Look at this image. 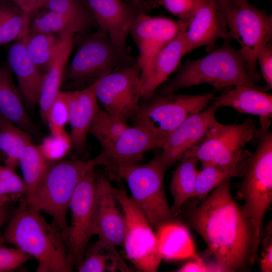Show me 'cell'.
Segmentation results:
<instances>
[{
    "label": "cell",
    "mask_w": 272,
    "mask_h": 272,
    "mask_svg": "<svg viewBox=\"0 0 272 272\" xmlns=\"http://www.w3.org/2000/svg\"><path fill=\"white\" fill-rule=\"evenodd\" d=\"M188 221L207 244L221 271H234L248 262L252 231L232 197L230 178L215 188L191 211Z\"/></svg>",
    "instance_id": "obj_1"
},
{
    "label": "cell",
    "mask_w": 272,
    "mask_h": 272,
    "mask_svg": "<svg viewBox=\"0 0 272 272\" xmlns=\"http://www.w3.org/2000/svg\"><path fill=\"white\" fill-rule=\"evenodd\" d=\"M4 238L37 260L36 271H73L61 229L25 202L6 227Z\"/></svg>",
    "instance_id": "obj_2"
},
{
    "label": "cell",
    "mask_w": 272,
    "mask_h": 272,
    "mask_svg": "<svg viewBox=\"0 0 272 272\" xmlns=\"http://www.w3.org/2000/svg\"><path fill=\"white\" fill-rule=\"evenodd\" d=\"M270 122H260L258 145L249 156L242 176L238 194L244 200L240 208L252 231V243L248 263L252 265L261 242L264 215L272 201V133Z\"/></svg>",
    "instance_id": "obj_3"
},
{
    "label": "cell",
    "mask_w": 272,
    "mask_h": 272,
    "mask_svg": "<svg viewBox=\"0 0 272 272\" xmlns=\"http://www.w3.org/2000/svg\"><path fill=\"white\" fill-rule=\"evenodd\" d=\"M227 40L206 56L186 62L175 77L163 87L162 93H175L201 84L212 85L217 90L238 85L267 90L266 87L258 86L251 80L238 50Z\"/></svg>",
    "instance_id": "obj_4"
},
{
    "label": "cell",
    "mask_w": 272,
    "mask_h": 272,
    "mask_svg": "<svg viewBox=\"0 0 272 272\" xmlns=\"http://www.w3.org/2000/svg\"><path fill=\"white\" fill-rule=\"evenodd\" d=\"M100 154L86 161L59 160L48 162L31 198L25 203L40 212L46 213L64 231L66 215L76 188L91 169L102 165Z\"/></svg>",
    "instance_id": "obj_5"
},
{
    "label": "cell",
    "mask_w": 272,
    "mask_h": 272,
    "mask_svg": "<svg viewBox=\"0 0 272 272\" xmlns=\"http://www.w3.org/2000/svg\"><path fill=\"white\" fill-rule=\"evenodd\" d=\"M217 4L230 38L236 39L240 45L238 51L249 76L253 82L259 81L257 55L271 39V16L248 0H217Z\"/></svg>",
    "instance_id": "obj_6"
},
{
    "label": "cell",
    "mask_w": 272,
    "mask_h": 272,
    "mask_svg": "<svg viewBox=\"0 0 272 272\" xmlns=\"http://www.w3.org/2000/svg\"><path fill=\"white\" fill-rule=\"evenodd\" d=\"M167 169L160 153L147 163L120 166L112 170L126 181L131 194L130 197L151 226L156 228L175 216L168 204L163 186Z\"/></svg>",
    "instance_id": "obj_7"
},
{
    "label": "cell",
    "mask_w": 272,
    "mask_h": 272,
    "mask_svg": "<svg viewBox=\"0 0 272 272\" xmlns=\"http://www.w3.org/2000/svg\"><path fill=\"white\" fill-rule=\"evenodd\" d=\"M216 98L214 92L194 95L162 93L140 105L131 118L134 125L165 140L185 120L206 109Z\"/></svg>",
    "instance_id": "obj_8"
},
{
    "label": "cell",
    "mask_w": 272,
    "mask_h": 272,
    "mask_svg": "<svg viewBox=\"0 0 272 272\" xmlns=\"http://www.w3.org/2000/svg\"><path fill=\"white\" fill-rule=\"evenodd\" d=\"M258 131L252 117L241 123L230 125L216 120L203 139L185 155L196 157L201 167L230 164L248 153L244 148L258 135Z\"/></svg>",
    "instance_id": "obj_9"
},
{
    "label": "cell",
    "mask_w": 272,
    "mask_h": 272,
    "mask_svg": "<svg viewBox=\"0 0 272 272\" xmlns=\"http://www.w3.org/2000/svg\"><path fill=\"white\" fill-rule=\"evenodd\" d=\"M114 193L124 218L123 246L127 258L139 271H157L162 258L152 227L124 190L114 188Z\"/></svg>",
    "instance_id": "obj_10"
},
{
    "label": "cell",
    "mask_w": 272,
    "mask_h": 272,
    "mask_svg": "<svg viewBox=\"0 0 272 272\" xmlns=\"http://www.w3.org/2000/svg\"><path fill=\"white\" fill-rule=\"evenodd\" d=\"M94 169L89 170L77 185L70 205L71 225L62 231L69 259L77 266L84 258L90 239L96 235L97 177Z\"/></svg>",
    "instance_id": "obj_11"
},
{
    "label": "cell",
    "mask_w": 272,
    "mask_h": 272,
    "mask_svg": "<svg viewBox=\"0 0 272 272\" xmlns=\"http://www.w3.org/2000/svg\"><path fill=\"white\" fill-rule=\"evenodd\" d=\"M141 90V70L136 62L99 76L95 94L107 112L126 122L140 106Z\"/></svg>",
    "instance_id": "obj_12"
},
{
    "label": "cell",
    "mask_w": 272,
    "mask_h": 272,
    "mask_svg": "<svg viewBox=\"0 0 272 272\" xmlns=\"http://www.w3.org/2000/svg\"><path fill=\"white\" fill-rule=\"evenodd\" d=\"M125 56V51L118 49L100 29L81 42L66 67L64 80L79 82L98 78L124 62Z\"/></svg>",
    "instance_id": "obj_13"
},
{
    "label": "cell",
    "mask_w": 272,
    "mask_h": 272,
    "mask_svg": "<svg viewBox=\"0 0 272 272\" xmlns=\"http://www.w3.org/2000/svg\"><path fill=\"white\" fill-rule=\"evenodd\" d=\"M187 23L144 13L136 14L129 30L139 50L137 62L141 78L149 71L158 53L179 33Z\"/></svg>",
    "instance_id": "obj_14"
},
{
    "label": "cell",
    "mask_w": 272,
    "mask_h": 272,
    "mask_svg": "<svg viewBox=\"0 0 272 272\" xmlns=\"http://www.w3.org/2000/svg\"><path fill=\"white\" fill-rule=\"evenodd\" d=\"M220 108L214 101L204 110L187 118L165 139L161 155L167 169L203 139L217 120L215 115Z\"/></svg>",
    "instance_id": "obj_15"
},
{
    "label": "cell",
    "mask_w": 272,
    "mask_h": 272,
    "mask_svg": "<svg viewBox=\"0 0 272 272\" xmlns=\"http://www.w3.org/2000/svg\"><path fill=\"white\" fill-rule=\"evenodd\" d=\"M221 38L230 39L217 0H198L195 11L184 32L186 52L203 46L211 51Z\"/></svg>",
    "instance_id": "obj_16"
},
{
    "label": "cell",
    "mask_w": 272,
    "mask_h": 272,
    "mask_svg": "<svg viewBox=\"0 0 272 272\" xmlns=\"http://www.w3.org/2000/svg\"><path fill=\"white\" fill-rule=\"evenodd\" d=\"M114 188L105 176L96 178V235L99 240L114 246H123L125 221L119 210Z\"/></svg>",
    "instance_id": "obj_17"
},
{
    "label": "cell",
    "mask_w": 272,
    "mask_h": 272,
    "mask_svg": "<svg viewBox=\"0 0 272 272\" xmlns=\"http://www.w3.org/2000/svg\"><path fill=\"white\" fill-rule=\"evenodd\" d=\"M164 141L141 126H128L112 148L102 152L103 165L113 170L118 167L138 164L147 151L161 149Z\"/></svg>",
    "instance_id": "obj_18"
},
{
    "label": "cell",
    "mask_w": 272,
    "mask_h": 272,
    "mask_svg": "<svg viewBox=\"0 0 272 272\" xmlns=\"http://www.w3.org/2000/svg\"><path fill=\"white\" fill-rule=\"evenodd\" d=\"M95 22L113 44L125 51L126 38L135 16L122 0H86Z\"/></svg>",
    "instance_id": "obj_19"
},
{
    "label": "cell",
    "mask_w": 272,
    "mask_h": 272,
    "mask_svg": "<svg viewBox=\"0 0 272 272\" xmlns=\"http://www.w3.org/2000/svg\"><path fill=\"white\" fill-rule=\"evenodd\" d=\"M8 65L16 76L18 89L24 105L33 109L38 104L45 73L31 61L26 51L24 37L12 45Z\"/></svg>",
    "instance_id": "obj_20"
},
{
    "label": "cell",
    "mask_w": 272,
    "mask_h": 272,
    "mask_svg": "<svg viewBox=\"0 0 272 272\" xmlns=\"http://www.w3.org/2000/svg\"><path fill=\"white\" fill-rule=\"evenodd\" d=\"M98 78L86 88L76 91H66L69 108L70 134L72 146L77 151L85 147L87 134L99 108L95 88Z\"/></svg>",
    "instance_id": "obj_21"
},
{
    "label": "cell",
    "mask_w": 272,
    "mask_h": 272,
    "mask_svg": "<svg viewBox=\"0 0 272 272\" xmlns=\"http://www.w3.org/2000/svg\"><path fill=\"white\" fill-rule=\"evenodd\" d=\"M186 27L158 53L147 73L141 78V99L148 100L179 66L182 58L187 53L184 40Z\"/></svg>",
    "instance_id": "obj_22"
},
{
    "label": "cell",
    "mask_w": 272,
    "mask_h": 272,
    "mask_svg": "<svg viewBox=\"0 0 272 272\" xmlns=\"http://www.w3.org/2000/svg\"><path fill=\"white\" fill-rule=\"evenodd\" d=\"M74 34L72 32L62 34L59 48L44 74L38 104L41 117L45 123L49 108L60 91L64 80L73 49Z\"/></svg>",
    "instance_id": "obj_23"
},
{
    "label": "cell",
    "mask_w": 272,
    "mask_h": 272,
    "mask_svg": "<svg viewBox=\"0 0 272 272\" xmlns=\"http://www.w3.org/2000/svg\"><path fill=\"white\" fill-rule=\"evenodd\" d=\"M266 90L245 86L227 88L214 100L220 107H229L245 114L271 118L272 96Z\"/></svg>",
    "instance_id": "obj_24"
},
{
    "label": "cell",
    "mask_w": 272,
    "mask_h": 272,
    "mask_svg": "<svg viewBox=\"0 0 272 272\" xmlns=\"http://www.w3.org/2000/svg\"><path fill=\"white\" fill-rule=\"evenodd\" d=\"M10 67L0 65V113L30 134L36 129L28 115Z\"/></svg>",
    "instance_id": "obj_25"
},
{
    "label": "cell",
    "mask_w": 272,
    "mask_h": 272,
    "mask_svg": "<svg viewBox=\"0 0 272 272\" xmlns=\"http://www.w3.org/2000/svg\"><path fill=\"white\" fill-rule=\"evenodd\" d=\"M198 160L193 155H185L173 172L170 190L173 198L171 208L174 216L188 199L195 197L196 183Z\"/></svg>",
    "instance_id": "obj_26"
},
{
    "label": "cell",
    "mask_w": 272,
    "mask_h": 272,
    "mask_svg": "<svg viewBox=\"0 0 272 272\" xmlns=\"http://www.w3.org/2000/svg\"><path fill=\"white\" fill-rule=\"evenodd\" d=\"M79 272L130 271L115 246L98 240L87 251L77 266Z\"/></svg>",
    "instance_id": "obj_27"
},
{
    "label": "cell",
    "mask_w": 272,
    "mask_h": 272,
    "mask_svg": "<svg viewBox=\"0 0 272 272\" xmlns=\"http://www.w3.org/2000/svg\"><path fill=\"white\" fill-rule=\"evenodd\" d=\"M157 229L158 247L162 259H178L189 255L191 248L190 237L183 225L171 220Z\"/></svg>",
    "instance_id": "obj_28"
},
{
    "label": "cell",
    "mask_w": 272,
    "mask_h": 272,
    "mask_svg": "<svg viewBox=\"0 0 272 272\" xmlns=\"http://www.w3.org/2000/svg\"><path fill=\"white\" fill-rule=\"evenodd\" d=\"M248 152L239 160L225 165H207L198 171L196 183L195 197L203 200L209 193L222 182L231 177L243 175Z\"/></svg>",
    "instance_id": "obj_29"
},
{
    "label": "cell",
    "mask_w": 272,
    "mask_h": 272,
    "mask_svg": "<svg viewBox=\"0 0 272 272\" xmlns=\"http://www.w3.org/2000/svg\"><path fill=\"white\" fill-rule=\"evenodd\" d=\"M32 143L31 135L0 113V157L5 165L14 170L19 165L22 149Z\"/></svg>",
    "instance_id": "obj_30"
},
{
    "label": "cell",
    "mask_w": 272,
    "mask_h": 272,
    "mask_svg": "<svg viewBox=\"0 0 272 272\" xmlns=\"http://www.w3.org/2000/svg\"><path fill=\"white\" fill-rule=\"evenodd\" d=\"M62 34H51L29 30L24 37L28 56L44 73L59 48Z\"/></svg>",
    "instance_id": "obj_31"
},
{
    "label": "cell",
    "mask_w": 272,
    "mask_h": 272,
    "mask_svg": "<svg viewBox=\"0 0 272 272\" xmlns=\"http://www.w3.org/2000/svg\"><path fill=\"white\" fill-rule=\"evenodd\" d=\"M31 18L5 0H0V46L24 37Z\"/></svg>",
    "instance_id": "obj_32"
},
{
    "label": "cell",
    "mask_w": 272,
    "mask_h": 272,
    "mask_svg": "<svg viewBox=\"0 0 272 272\" xmlns=\"http://www.w3.org/2000/svg\"><path fill=\"white\" fill-rule=\"evenodd\" d=\"M48 163L38 145L31 143L21 151L19 164L26 185L25 201H28L31 198Z\"/></svg>",
    "instance_id": "obj_33"
},
{
    "label": "cell",
    "mask_w": 272,
    "mask_h": 272,
    "mask_svg": "<svg viewBox=\"0 0 272 272\" xmlns=\"http://www.w3.org/2000/svg\"><path fill=\"white\" fill-rule=\"evenodd\" d=\"M128 125L126 122L99 108L90 126L89 133L99 143L103 151L110 150Z\"/></svg>",
    "instance_id": "obj_34"
},
{
    "label": "cell",
    "mask_w": 272,
    "mask_h": 272,
    "mask_svg": "<svg viewBox=\"0 0 272 272\" xmlns=\"http://www.w3.org/2000/svg\"><path fill=\"white\" fill-rule=\"evenodd\" d=\"M31 31L60 34L67 32L83 33L87 30L77 22L61 15L45 11L31 22Z\"/></svg>",
    "instance_id": "obj_35"
},
{
    "label": "cell",
    "mask_w": 272,
    "mask_h": 272,
    "mask_svg": "<svg viewBox=\"0 0 272 272\" xmlns=\"http://www.w3.org/2000/svg\"><path fill=\"white\" fill-rule=\"evenodd\" d=\"M43 7L45 11L55 13L77 22L86 30L94 21L79 0H47Z\"/></svg>",
    "instance_id": "obj_36"
},
{
    "label": "cell",
    "mask_w": 272,
    "mask_h": 272,
    "mask_svg": "<svg viewBox=\"0 0 272 272\" xmlns=\"http://www.w3.org/2000/svg\"><path fill=\"white\" fill-rule=\"evenodd\" d=\"M38 147L46 161L50 162L62 159L73 146L70 134L65 131L59 134L50 133Z\"/></svg>",
    "instance_id": "obj_37"
},
{
    "label": "cell",
    "mask_w": 272,
    "mask_h": 272,
    "mask_svg": "<svg viewBox=\"0 0 272 272\" xmlns=\"http://www.w3.org/2000/svg\"><path fill=\"white\" fill-rule=\"evenodd\" d=\"M69 121V108L66 91H59L48 112L46 123L51 134H59L65 130Z\"/></svg>",
    "instance_id": "obj_38"
},
{
    "label": "cell",
    "mask_w": 272,
    "mask_h": 272,
    "mask_svg": "<svg viewBox=\"0 0 272 272\" xmlns=\"http://www.w3.org/2000/svg\"><path fill=\"white\" fill-rule=\"evenodd\" d=\"M31 256L16 247L0 245V272L14 270L27 262Z\"/></svg>",
    "instance_id": "obj_39"
},
{
    "label": "cell",
    "mask_w": 272,
    "mask_h": 272,
    "mask_svg": "<svg viewBox=\"0 0 272 272\" xmlns=\"http://www.w3.org/2000/svg\"><path fill=\"white\" fill-rule=\"evenodd\" d=\"M198 0H160V3L179 21L188 23L195 11Z\"/></svg>",
    "instance_id": "obj_40"
},
{
    "label": "cell",
    "mask_w": 272,
    "mask_h": 272,
    "mask_svg": "<svg viewBox=\"0 0 272 272\" xmlns=\"http://www.w3.org/2000/svg\"><path fill=\"white\" fill-rule=\"evenodd\" d=\"M0 179L9 189L12 197L25 194V182L17 174L15 170L5 165H0Z\"/></svg>",
    "instance_id": "obj_41"
},
{
    "label": "cell",
    "mask_w": 272,
    "mask_h": 272,
    "mask_svg": "<svg viewBox=\"0 0 272 272\" xmlns=\"http://www.w3.org/2000/svg\"><path fill=\"white\" fill-rule=\"evenodd\" d=\"M261 76L269 89L272 87V47L269 43L262 47L257 55Z\"/></svg>",
    "instance_id": "obj_42"
},
{
    "label": "cell",
    "mask_w": 272,
    "mask_h": 272,
    "mask_svg": "<svg viewBox=\"0 0 272 272\" xmlns=\"http://www.w3.org/2000/svg\"><path fill=\"white\" fill-rule=\"evenodd\" d=\"M266 236L262 241L264 251L261 255L260 260V270L262 272L272 271V241H271V222L267 225Z\"/></svg>",
    "instance_id": "obj_43"
},
{
    "label": "cell",
    "mask_w": 272,
    "mask_h": 272,
    "mask_svg": "<svg viewBox=\"0 0 272 272\" xmlns=\"http://www.w3.org/2000/svg\"><path fill=\"white\" fill-rule=\"evenodd\" d=\"M179 272H205L209 271L208 264L199 258H195L188 261L179 268Z\"/></svg>",
    "instance_id": "obj_44"
},
{
    "label": "cell",
    "mask_w": 272,
    "mask_h": 272,
    "mask_svg": "<svg viewBox=\"0 0 272 272\" xmlns=\"http://www.w3.org/2000/svg\"><path fill=\"white\" fill-rule=\"evenodd\" d=\"M14 5L29 17H33L38 9L33 0H12Z\"/></svg>",
    "instance_id": "obj_45"
},
{
    "label": "cell",
    "mask_w": 272,
    "mask_h": 272,
    "mask_svg": "<svg viewBox=\"0 0 272 272\" xmlns=\"http://www.w3.org/2000/svg\"><path fill=\"white\" fill-rule=\"evenodd\" d=\"M6 210L5 208V205L0 206V227L6 219Z\"/></svg>",
    "instance_id": "obj_46"
},
{
    "label": "cell",
    "mask_w": 272,
    "mask_h": 272,
    "mask_svg": "<svg viewBox=\"0 0 272 272\" xmlns=\"http://www.w3.org/2000/svg\"><path fill=\"white\" fill-rule=\"evenodd\" d=\"M46 1L47 0H33L38 10L44 7Z\"/></svg>",
    "instance_id": "obj_47"
},
{
    "label": "cell",
    "mask_w": 272,
    "mask_h": 272,
    "mask_svg": "<svg viewBox=\"0 0 272 272\" xmlns=\"http://www.w3.org/2000/svg\"><path fill=\"white\" fill-rule=\"evenodd\" d=\"M12 197L10 196H0V206L5 205L6 203L9 201L11 199Z\"/></svg>",
    "instance_id": "obj_48"
},
{
    "label": "cell",
    "mask_w": 272,
    "mask_h": 272,
    "mask_svg": "<svg viewBox=\"0 0 272 272\" xmlns=\"http://www.w3.org/2000/svg\"><path fill=\"white\" fill-rule=\"evenodd\" d=\"M135 3H140L142 0H132ZM157 3L160 2V0H155Z\"/></svg>",
    "instance_id": "obj_49"
}]
</instances>
